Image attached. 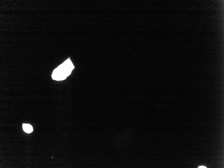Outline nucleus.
Instances as JSON below:
<instances>
[{"mask_svg": "<svg viewBox=\"0 0 224 168\" xmlns=\"http://www.w3.org/2000/svg\"><path fill=\"white\" fill-rule=\"evenodd\" d=\"M74 69L73 64L70 58H68L54 70L52 78L57 81L64 80L71 74Z\"/></svg>", "mask_w": 224, "mask_h": 168, "instance_id": "obj_1", "label": "nucleus"}, {"mask_svg": "<svg viewBox=\"0 0 224 168\" xmlns=\"http://www.w3.org/2000/svg\"><path fill=\"white\" fill-rule=\"evenodd\" d=\"M23 128L24 131L27 133H30L33 131V129L31 125L28 124H23Z\"/></svg>", "mask_w": 224, "mask_h": 168, "instance_id": "obj_2", "label": "nucleus"}, {"mask_svg": "<svg viewBox=\"0 0 224 168\" xmlns=\"http://www.w3.org/2000/svg\"><path fill=\"white\" fill-rule=\"evenodd\" d=\"M198 168H206V167H204V166H200V167H198Z\"/></svg>", "mask_w": 224, "mask_h": 168, "instance_id": "obj_3", "label": "nucleus"}]
</instances>
